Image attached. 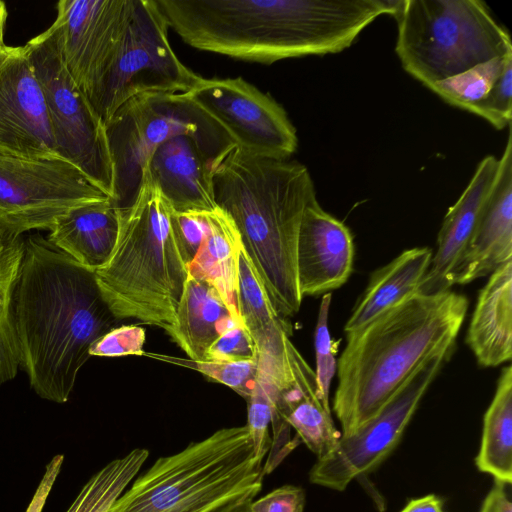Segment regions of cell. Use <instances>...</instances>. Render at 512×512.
<instances>
[{"instance_id":"cell-1","label":"cell","mask_w":512,"mask_h":512,"mask_svg":"<svg viewBox=\"0 0 512 512\" xmlns=\"http://www.w3.org/2000/svg\"><path fill=\"white\" fill-rule=\"evenodd\" d=\"M117 322L95 272L38 233L24 238L12 323L20 369L40 398L67 402L90 347Z\"/></svg>"},{"instance_id":"cell-2","label":"cell","mask_w":512,"mask_h":512,"mask_svg":"<svg viewBox=\"0 0 512 512\" xmlns=\"http://www.w3.org/2000/svg\"><path fill=\"white\" fill-rule=\"evenodd\" d=\"M168 28L198 50L272 64L338 53L402 0H154Z\"/></svg>"},{"instance_id":"cell-3","label":"cell","mask_w":512,"mask_h":512,"mask_svg":"<svg viewBox=\"0 0 512 512\" xmlns=\"http://www.w3.org/2000/svg\"><path fill=\"white\" fill-rule=\"evenodd\" d=\"M211 168L215 203L234 221L272 306L282 319L295 315L303 300L296 270L298 233L304 210L316 197L307 167L232 144Z\"/></svg>"},{"instance_id":"cell-4","label":"cell","mask_w":512,"mask_h":512,"mask_svg":"<svg viewBox=\"0 0 512 512\" xmlns=\"http://www.w3.org/2000/svg\"><path fill=\"white\" fill-rule=\"evenodd\" d=\"M468 305L451 290L416 293L346 336L332 407L341 435L374 417L433 357L452 352Z\"/></svg>"},{"instance_id":"cell-5","label":"cell","mask_w":512,"mask_h":512,"mask_svg":"<svg viewBox=\"0 0 512 512\" xmlns=\"http://www.w3.org/2000/svg\"><path fill=\"white\" fill-rule=\"evenodd\" d=\"M172 211L146 176L135 202L119 210L116 246L95 271L101 295L119 321L132 318L164 330L175 322L188 270Z\"/></svg>"},{"instance_id":"cell-6","label":"cell","mask_w":512,"mask_h":512,"mask_svg":"<svg viewBox=\"0 0 512 512\" xmlns=\"http://www.w3.org/2000/svg\"><path fill=\"white\" fill-rule=\"evenodd\" d=\"M263 466L246 425L222 428L158 458L135 477L108 512H206L262 488Z\"/></svg>"},{"instance_id":"cell-7","label":"cell","mask_w":512,"mask_h":512,"mask_svg":"<svg viewBox=\"0 0 512 512\" xmlns=\"http://www.w3.org/2000/svg\"><path fill=\"white\" fill-rule=\"evenodd\" d=\"M396 54L427 88L512 52L506 28L481 0H403Z\"/></svg>"},{"instance_id":"cell-8","label":"cell","mask_w":512,"mask_h":512,"mask_svg":"<svg viewBox=\"0 0 512 512\" xmlns=\"http://www.w3.org/2000/svg\"><path fill=\"white\" fill-rule=\"evenodd\" d=\"M105 131L113 172L111 201L119 210L135 202L149 159L166 140L189 135L214 158L234 144L222 127L184 93L136 95L105 123Z\"/></svg>"},{"instance_id":"cell-9","label":"cell","mask_w":512,"mask_h":512,"mask_svg":"<svg viewBox=\"0 0 512 512\" xmlns=\"http://www.w3.org/2000/svg\"><path fill=\"white\" fill-rule=\"evenodd\" d=\"M199 77L173 51L155 1L126 0L117 33L86 97L105 125L132 97L184 93Z\"/></svg>"},{"instance_id":"cell-10","label":"cell","mask_w":512,"mask_h":512,"mask_svg":"<svg viewBox=\"0 0 512 512\" xmlns=\"http://www.w3.org/2000/svg\"><path fill=\"white\" fill-rule=\"evenodd\" d=\"M44 94L58 156L110 199L113 172L105 125L69 74L50 26L25 45Z\"/></svg>"},{"instance_id":"cell-11","label":"cell","mask_w":512,"mask_h":512,"mask_svg":"<svg viewBox=\"0 0 512 512\" xmlns=\"http://www.w3.org/2000/svg\"><path fill=\"white\" fill-rule=\"evenodd\" d=\"M108 198L66 160L0 153V226L16 234L50 231L70 209Z\"/></svg>"},{"instance_id":"cell-12","label":"cell","mask_w":512,"mask_h":512,"mask_svg":"<svg viewBox=\"0 0 512 512\" xmlns=\"http://www.w3.org/2000/svg\"><path fill=\"white\" fill-rule=\"evenodd\" d=\"M184 94L249 154L284 160L297 149L296 129L284 108L241 77H199Z\"/></svg>"},{"instance_id":"cell-13","label":"cell","mask_w":512,"mask_h":512,"mask_svg":"<svg viewBox=\"0 0 512 512\" xmlns=\"http://www.w3.org/2000/svg\"><path fill=\"white\" fill-rule=\"evenodd\" d=\"M450 355L433 357L374 417L353 433L341 435L329 454L317 458L309 472L310 482L344 491L352 480L379 466L399 443L420 401Z\"/></svg>"},{"instance_id":"cell-14","label":"cell","mask_w":512,"mask_h":512,"mask_svg":"<svg viewBox=\"0 0 512 512\" xmlns=\"http://www.w3.org/2000/svg\"><path fill=\"white\" fill-rule=\"evenodd\" d=\"M0 153L60 158L44 94L24 46L15 47L0 68Z\"/></svg>"},{"instance_id":"cell-15","label":"cell","mask_w":512,"mask_h":512,"mask_svg":"<svg viewBox=\"0 0 512 512\" xmlns=\"http://www.w3.org/2000/svg\"><path fill=\"white\" fill-rule=\"evenodd\" d=\"M126 0H61L51 27L62 60L87 96L122 20Z\"/></svg>"},{"instance_id":"cell-16","label":"cell","mask_w":512,"mask_h":512,"mask_svg":"<svg viewBox=\"0 0 512 512\" xmlns=\"http://www.w3.org/2000/svg\"><path fill=\"white\" fill-rule=\"evenodd\" d=\"M471 238L449 276L450 287L490 275L512 260V125Z\"/></svg>"},{"instance_id":"cell-17","label":"cell","mask_w":512,"mask_h":512,"mask_svg":"<svg viewBox=\"0 0 512 512\" xmlns=\"http://www.w3.org/2000/svg\"><path fill=\"white\" fill-rule=\"evenodd\" d=\"M354 253L349 228L312 198L297 241V283L302 298L324 295L345 284L353 271Z\"/></svg>"},{"instance_id":"cell-18","label":"cell","mask_w":512,"mask_h":512,"mask_svg":"<svg viewBox=\"0 0 512 512\" xmlns=\"http://www.w3.org/2000/svg\"><path fill=\"white\" fill-rule=\"evenodd\" d=\"M212 154L189 135L166 140L152 153L143 176L160 191L174 212L217 207L212 185Z\"/></svg>"},{"instance_id":"cell-19","label":"cell","mask_w":512,"mask_h":512,"mask_svg":"<svg viewBox=\"0 0 512 512\" xmlns=\"http://www.w3.org/2000/svg\"><path fill=\"white\" fill-rule=\"evenodd\" d=\"M289 375L277 392L275 414L296 431L317 458L329 454L341 438L332 413L322 404L311 369L290 338L286 341Z\"/></svg>"},{"instance_id":"cell-20","label":"cell","mask_w":512,"mask_h":512,"mask_svg":"<svg viewBox=\"0 0 512 512\" xmlns=\"http://www.w3.org/2000/svg\"><path fill=\"white\" fill-rule=\"evenodd\" d=\"M498 161L493 155L485 156L458 200L447 210L438 232L436 250L418 293L437 294L450 290L449 276L471 238L495 178Z\"/></svg>"},{"instance_id":"cell-21","label":"cell","mask_w":512,"mask_h":512,"mask_svg":"<svg viewBox=\"0 0 512 512\" xmlns=\"http://www.w3.org/2000/svg\"><path fill=\"white\" fill-rule=\"evenodd\" d=\"M238 313L257 350V374L275 384L288 372L286 341L291 329L272 306L253 263L239 256Z\"/></svg>"},{"instance_id":"cell-22","label":"cell","mask_w":512,"mask_h":512,"mask_svg":"<svg viewBox=\"0 0 512 512\" xmlns=\"http://www.w3.org/2000/svg\"><path fill=\"white\" fill-rule=\"evenodd\" d=\"M466 343L483 367H496L511 360L512 260L492 272L480 290Z\"/></svg>"},{"instance_id":"cell-23","label":"cell","mask_w":512,"mask_h":512,"mask_svg":"<svg viewBox=\"0 0 512 512\" xmlns=\"http://www.w3.org/2000/svg\"><path fill=\"white\" fill-rule=\"evenodd\" d=\"M119 233V209L110 198L79 205L57 218L48 240L90 271L111 258Z\"/></svg>"},{"instance_id":"cell-24","label":"cell","mask_w":512,"mask_h":512,"mask_svg":"<svg viewBox=\"0 0 512 512\" xmlns=\"http://www.w3.org/2000/svg\"><path fill=\"white\" fill-rule=\"evenodd\" d=\"M432 254L429 247L407 249L375 270L344 326L346 336L418 293Z\"/></svg>"},{"instance_id":"cell-25","label":"cell","mask_w":512,"mask_h":512,"mask_svg":"<svg viewBox=\"0 0 512 512\" xmlns=\"http://www.w3.org/2000/svg\"><path fill=\"white\" fill-rule=\"evenodd\" d=\"M236 320L220 294L207 282L187 276L175 322L165 331L194 361H204L210 345Z\"/></svg>"},{"instance_id":"cell-26","label":"cell","mask_w":512,"mask_h":512,"mask_svg":"<svg viewBox=\"0 0 512 512\" xmlns=\"http://www.w3.org/2000/svg\"><path fill=\"white\" fill-rule=\"evenodd\" d=\"M207 217V232L187 266L188 275L216 289L233 317L241 322L238 313L241 237L232 218L218 206L208 211Z\"/></svg>"},{"instance_id":"cell-27","label":"cell","mask_w":512,"mask_h":512,"mask_svg":"<svg viewBox=\"0 0 512 512\" xmlns=\"http://www.w3.org/2000/svg\"><path fill=\"white\" fill-rule=\"evenodd\" d=\"M477 468L503 484L512 482V367H504L483 418Z\"/></svg>"},{"instance_id":"cell-28","label":"cell","mask_w":512,"mask_h":512,"mask_svg":"<svg viewBox=\"0 0 512 512\" xmlns=\"http://www.w3.org/2000/svg\"><path fill=\"white\" fill-rule=\"evenodd\" d=\"M24 251V237L0 226V387L20 369L12 323V297Z\"/></svg>"},{"instance_id":"cell-29","label":"cell","mask_w":512,"mask_h":512,"mask_svg":"<svg viewBox=\"0 0 512 512\" xmlns=\"http://www.w3.org/2000/svg\"><path fill=\"white\" fill-rule=\"evenodd\" d=\"M149 451L135 448L97 471L81 488L66 512H108L146 462Z\"/></svg>"},{"instance_id":"cell-30","label":"cell","mask_w":512,"mask_h":512,"mask_svg":"<svg viewBox=\"0 0 512 512\" xmlns=\"http://www.w3.org/2000/svg\"><path fill=\"white\" fill-rule=\"evenodd\" d=\"M512 52L478 64L429 87L445 102L467 110L481 100L501 75Z\"/></svg>"},{"instance_id":"cell-31","label":"cell","mask_w":512,"mask_h":512,"mask_svg":"<svg viewBox=\"0 0 512 512\" xmlns=\"http://www.w3.org/2000/svg\"><path fill=\"white\" fill-rule=\"evenodd\" d=\"M332 293L322 296L314 332V346L316 356V382L318 393L323 406L331 411L329 403L330 387L337 369V346L331 338L328 319Z\"/></svg>"},{"instance_id":"cell-32","label":"cell","mask_w":512,"mask_h":512,"mask_svg":"<svg viewBox=\"0 0 512 512\" xmlns=\"http://www.w3.org/2000/svg\"><path fill=\"white\" fill-rule=\"evenodd\" d=\"M171 361L194 369L209 379L228 386L246 400L256 382L257 358L239 361H194L191 359H171Z\"/></svg>"},{"instance_id":"cell-33","label":"cell","mask_w":512,"mask_h":512,"mask_svg":"<svg viewBox=\"0 0 512 512\" xmlns=\"http://www.w3.org/2000/svg\"><path fill=\"white\" fill-rule=\"evenodd\" d=\"M246 427L257 459L263 462L271 447L269 427L274 415L275 394L272 388L258 380L248 397Z\"/></svg>"},{"instance_id":"cell-34","label":"cell","mask_w":512,"mask_h":512,"mask_svg":"<svg viewBox=\"0 0 512 512\" xmlns=\"http://www.w3.org/2000/svg\"><path fill=\"white\" fill-rule=\"evenodd\" d=\"M467 111L487 120L498 130L508 127L512 121V57L488 93Z\"/></svg>"},{"instance_id":"cell-35","label":"cell","mask_w":512,"mask_h":512,"mask_svg":"<svg viewBox=\"0 0 512 512\" xmlns=\"http://www.w3.org/2000/svg\"><path fill=\"white\" fill-rule=\"evenodd\" d=\"M145 330L137 325H121L114 327L90 347V356L119 357L128 355H144Z\"/></svg>"},{"instance_id":"cell-36","label":"cell","mask_w":512,"mask_h":512,"mask_svg":"<svg viewBox=\"0 0 512 512\" xmlns=\"http://www.w3.org/2000/svg\"><path fill=\"white\" fill-rule=\"evenodd\" d=\"M208 211L174 212L171 220L182 258L188 266L196 256L208 228Z\"/></svg>"},{"instance_id":"cell-37","label":"cell","mask_w":512,"mask_h":512,"mask_svg":"<svg viewBox=\"0 0 512 512\" xmlns=\"http://www.w3.org/2000/svg\"><path fill=\"white\" fill-rule=\"evenodd\" d=\"M256 358V346L249 332L242 323H236L210 345L204 361H239Z\"/></svg>"},{"instance_id":"cell-38","label":"cell","mask_w":512,"mask_h":512,"mask_svg":"<svg viewBox=\"0 0 512 512\" xmlns=\"http://www.w3.org/2000/svg\"><path fill=\"white\" fill-rule=\"evenodd\" d=\"M305 492L299 486L284 485L251 502V512H303Z\"/></svg>"},{"instance_id":"cell-39","label":"cell","mask_w":512,"mask_h":512,"mask_svg":"<svg viewBox=\"0 0 512 512\" xmlns=\"http://www.w3.org/2000/svg\"><path fill=\"white\" fill-rule=\"evenodd\" d=\"M64 462V455H55L45 466L44 474L25 512H42Z\"/></svg>"},{"instance_id":"cell-40","label":"cell","mask_w":512,"mask_h":512,"mask_svg":"<svg viewBox=\"0 0 512 512\" xmlns=\"http://www.w3.org/2000/svg\"><path fill=\"white\" fill-rule=\"evenodd\" d=\"M260 491L261 488L251 489L220 503L206 512H251V502Z\"/></svg>"},{"instance_id":"cell-41","label":"cell","mask_w":512,"mask_h":512,"mask_svg":"<svg viewBox=\"0 0 512 512\" xmlns=\"http://www.w3.org/2000/svg\"><path fill=\"white\" fill-rule=\"evenodd\" d=\"M400 512H445L443 501L435 494L410 500Z\"/></svg>"},{"instance_id":"cell-42","label":"cell","mask_w":512,"mask_h":512,"mask_svg":"<svg viewBox=\"0 0 512 512\" xmlns=\"http://www.w3.org/2000/svg\"><path fill=\"white\" fill-rule=\"evenodd\" d=\"M505 484L495 481V484L486 495L479 512H497V501L501 488Z\"/></svg>"},{"instance_id":"cell-43","label":"cell","mask_w":512,"mask_h":512,"mask_svg":"<svg viewBox=\"0 0 512 512\" xmlns=\"http://www.w3.org/2000/svg\"><path fill=\"white\" fill-rule=\"evenodd\" d=\"M497 512H512V503L506 495L504 486L501 488L498 496Z\"/></svg>"},{"instance_id":"cell-44","label":"cell","mask_w":512,"mask_h":512,"mask_svg":"<svg viewBox=\"0 0 512 512\" xmlns=\"http://www.w3.org/2000/svg\"><path fill=\"white\" fill-rule=\"evenodd\" d=\"M8 12L4 2L0 1V45L4 44V28L7 20Z\"/></svg>"},{"instance_id":"cell-45","label":"cell","mask_w":512,"mask_h":512,"mask_svg":"<svg viewBox=\"0 0 512 512\" xmlns=\"http://www.w3.org/2000/svg\"><path fill=\"white\" fill-rule=\"evenodd\" d=\"M15 47L7 46L5 44L0 45V68L7 61V59L13 53Z\"/></svg>"}]
</instances>
